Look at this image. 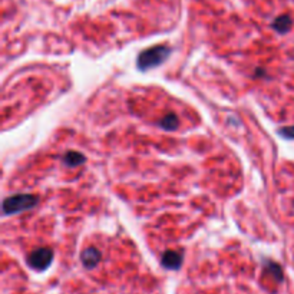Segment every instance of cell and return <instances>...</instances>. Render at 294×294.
I'll return each instance as SVG.
<instances>
[{
  "label": "cell",
  "instance_id": "cell-6",
  "mask_svg": "<svg viewBox=\"0 0 294 294\" xmlns=\"http://www.w3.org/2000/svg\"><path fill=\"white\" fill-rule=\"evenodd\" d=\"M85 161H86L85 155L78 151H69L63 155V162L66 164L67 167H70V168L79 167V165L85 164Z\"/></svg>",
  "mask_w": 294,
  "mask_h": 294
},
{
  "label": "cell",
  "instance_id": "cell-9",
  "mask_svg": "<svg viewBox=\"0 0 294 294\" xmlns=\"http://www.w3.org/2000/svg\"><path fill=\"white\" fill-rule=\"evenodd\" d=\"M278 133H280L283 138L294 139V126H285V128H281V129H278Z\"/></svg>",
  "mask_w": 294,
  "mask_h": 294
},
{
  "label": "cell",
  "instance_id": "cell-1",
  "mask_svg": "<svg viewBox=\"0 0 294 294\" xmlns=\"http://www.w3.org/2000/svg\"><path fill=\"white\" fill-rule=\"evenodd\" d=\"M170 55H171V48L168 45H157L141 52V55L136 59V65L141 70H148L164 63Z\"/></svg>",
  "mask_w": 294,
  "mask_h": 294
},
{
  "label": "cell",
  "instance_id": "cell-2",
  "mask_svg": "<svg viewBox=\"0 0 294 294\" xmlns=\"http://www.w3.org/2000/svg\"><path fill=\"white\" fill-rule=\"evenodd\" d=\"M39 197L33 194H20V195H12L3 201V214L5 215H13L23 211L35 208L38 204Z\"/></svg>",
  "mask_w": 294,
  "mask_h": 294
},
{
  "label": "cell",
  "instance_id": "cell-4",
  "mask_svg": "<svg viewBox=\"0 0 294 294\" xmlns=\"http://www.w3.org/2000/svg\"><path fill=\"white\" fill-rule=\"evenodd\" d=\"M162 266L168 270H178L182 264V254L174 250H168L162 254Z\"/></svg>",
  "mask_w": 294,
  "mask_h": 294
},
{
  "label": "cell",
  "instance_id": "cell-5",
  "mask_svg": "<svg viewBox=\"0 0 294 294\" xmlns=\"http://www.w3.org/2000/svg\"><path fill=\"white\" fill-rule=\"evenodd\" d=\"M82 263H84V266L86 268H92V267H95L98 263H99V260H101V253L96 250L95 247H89V248H86L84 250V253H82Z\"/></svg>",
  "mask_w": 294,
  "mask_h": 294
},
{
  "label": "cell",
  "instance_id": "cell-8",
  "mask_svg": "<svg viewBox=\"0 0 294 294\" xmlns=\"http://www.w3.org/2000/svg\"><path fill=\"white\" fill-rule=\"evenodd\" d=\"M273 29H275L278 33H285V32H288L290 28H291V19H290V16H287V15H281V16H278L277 19L273 22Z\"/></svg>",
  "mask_w": 294,
  "mask_h": 294
},
{
  "label": "cell",
  "instance_id": "cell-3",
  "mask_svg": "<svg viewBox=\"0 0 294 294\" xmlns=\"http://www.w3.org/2000/svg\"><path fill=\"white\" fill-rule=\"evenodd\" d=\"M53 260V251L48 248V247H40L36 248L35 251H32L28 257L29 266L38 271H43L46 270L50 263Z\"/></svg>",
  "mask_w": 294,
  "mask_h": 294
},
{
  "label": "cell",
  "instance_id": "cell-7",
  "mask_svg": "<svg viewBox=\"0 0 294 294\" xmlns=\"http://www.w3.org/2000/svg\"><path fill=\"white\" fill-rule=\"evenodd\" d=\"M158 125L165 131H175L180 125V121H178V116L175 114H168L162 118L161 121L158 122Z\"/></svg>",
  "mask_w": 294,
  "mask_h": 294
}]
</instances>
